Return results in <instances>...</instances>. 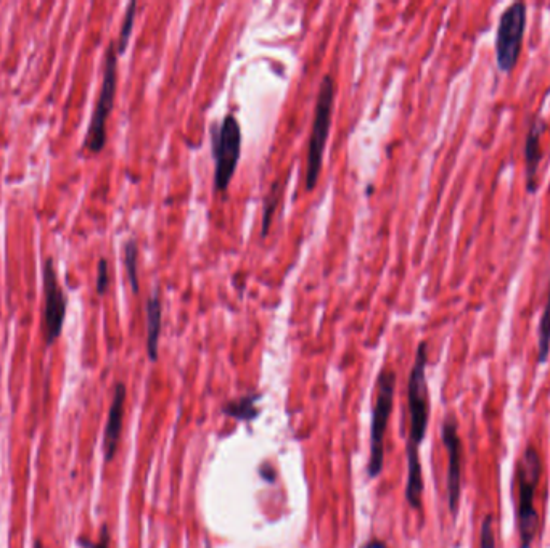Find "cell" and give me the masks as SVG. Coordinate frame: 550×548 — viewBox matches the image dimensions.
Listing matches in <instances>:
<instances>
[{
    "mask_svg": "<svg viewBox=\"0 0 550 548\" xmlns=\"http://www.w3.org/2000/svg\"><path fill=\"white\" fill-rule=\"evenodd\" d=\"M428 348L423 341L417 349L414 367H412L409 385H407V402L411 415L409 441H407V484L406 499L414 510H422L423 476L420 465L419 447L427 434L430 418V401L427 385Z\"/></svg>",
    "mask_w": 550,
    "mask_h": 548,
    "instance_id": "obj_1",
    "label": "cell"
},
{
    "mask_svg": "<svg viewBox=\"0 0 550 548\" xmlns=\"http://www.w3.org/2000/svg\"><path fill=\"white\" fill-rule=\"evenodd\" d=\"M541 478V459L538 450L528 447L517 465L518 529L522 548H530L538 532L539 516L534 508V495Z\"/></svg>",
    "mask_w": 550,
    "mask_h": 548,
    "instance_id": "obj_2",
    "label": "cell"
},
{
    "mask_svg": "<svg viewBox=\"0 0 550 548\" xmlns=\"http://www.w3.org/2000/svg\"><path fill=\"white\" fill-rule=\"evenodd\" d=\"M116 84H118V50L110 42L103 62V79L99 99L95 103L91 123L87 129L84 147L91 153H100L107 144V121L115 105Z\"/></svg>",
    "mask_w": 550,
    "mask_h": 548,
    "instance_id": "obj_3",
    "label": "cell"
},
{
    "mask_svg": "<svg viewBox=\"0 0 550 548\" xmlns=\"http://www.w3.org/2000/svg\"><path fill=\"white\" fill-rule=\"evenodd\" d=\"M333 97H335V82L332 76H324L321 89L317 95L314 123H312L311 139H309L308 168H306V190L311 192L317 185L324 161L325 144L332 126Z\"/></svg>",
    "mask_w": 550,
    "mask_h": 548,
    "instance_id": "obj_4",
    "label": "cell"
},
{
    "mask_svg": "<svg viewBox=\"0 0 550 548\" xmlns=\"http://www.w3.org/2000/svg\"><path fill=\"white\" fill-rule=\"evenodd\" d=\"M396 373L393 370H382L377 380V401H375L372 426H370V459L367 473L370 478H377L383 470L385 460V434L393 412L395 402Z\"/></svg>",
    "mask_w": 550,
    "mask_h": 548,
    "instance_id": "obj_5",
    "label": "cell"
},
{
    "mask_svg": "<svg viewBox=\"0 0 550 548\" xmlns=\"http://www.w3.org/2000/svg\"><path fill=\"white\" fill-rule=\"evenodd\" d=\"M211 139H213L211 145H213L214 164H216L214 185L219 192H226L242 153V129L237 118L229 115L222 119L219 126H213Z\"/></svg>",
    "mask_w": 550,
    "mask_h": 548,
    "instance_id": "obj_6",
    "label": "cell"
},
{
    "mask_svg": "<svg viewBox=\"0 0 550 548\" xmlns=\"http://www.w3.org/2000/svg\"><path fill=\"white\" fill-rule=\"evenodd\" d=\"M526 28V5L515 2L499 18L496 34V63L499 70L510 73L522 52Z\"/></svg>",
    "mask_w": 550,
    "mask_h": 548,
    "instance_id": "obj_7",
    "label": "cell"
},
{
    "mask_svg": "<svg viewBox=\"0 0 550 548\" xmlns=\"http://www.w3.org/2000/svg\"><path fill=\"white\" fill-rule=\"evenodd\" d=\"M44 328L47 346H52L62 335L68 298L58 282L54 258L44 261Z\"/></svg>",
    "mask_w": 550,
    "mask_h": 548,
    "instance_id": "obj_8",
    "label": "cell"
},
{
    "mask_svg": "<svg viewBox=\"0 0 550 548\" xmlns=\"http://www.w3.org/2000/svg\"><path fill=\"white\" fill-rule=\"evenodd\" d=\"M441 438L448 450V500L449 510L456 518L459 512L460 491H462V441L457 433V422L454 418H446L441 428Z\"/></svg>",
    "mask_w": 550,
    "mask_h": 548,
    "instance_id": "obj_9",
    "label": "cell"
},
{
    "mask_svg": "<svg viewBox=\"0 0 550 548\" xmlns=\"http://www.w3.org/2000/svg\"><path fill=\"white\" fill-rule=\"evenodd\" d=\"M124 404H126V386L123 383H118L115 386V396H113V402H111L107 428H105V436H103L105 462H111L115 459L116 450H118L121 428H123Z\"/></svg>",
    "mask_w": 550,
    "mask_h": 548,
    "instance_id": "obj_10",
    "label": "cell"
},
{
    "mask_svg": "<svg viewBox=\"0 0 550 548\" xmlns=\"http://www.w3.org/2000/svg\"><path fill=\"white\" fill-rule=\"evenodd\" d=\"M546 131V124L541 118H534L530 131L526 135L525 163H526V190L533 195L538 190V169L541 163V137Z\"/></svg>",
    "mask_w": 550,
    "mask_h": 548,
    "instance_id": "obj_11",
    "label": "cell"
},
{
    "mask_svg": "<svg viewBox=\"0 0 550 548\" xmlns=\"http://www.w3.org/2000/svg\"><path fill=\"white\" fill-rule=\"evenodd\" d=\"M147 352L152 362L158 359V346H160L161 320H163V306H161L160 291H153L147 304Z\"/></svg>",
    "mask_w": 550,
    "mask_h": 548,
    "instance_id": "obj_12",
    "label": "cell"
},
{
    "mask_svg": "<svg viewBox=\"0 0 550 548\" xmlns=\"http://www.w3.org/2000/svg\"><path fill=\"white\" fill-rule=\"evenodd\" d=\"M258 399V394H248V396L240 397V399H235V401L224 405V409L222 410H224V414L235 418V420L250 422V420H255L258 417L259 410L256 407Z\"/></svg>",
    "mask_w": 550,
    "mask_h": 548,
    "instance_id": "obj_13",
    "label": "cell"
},
{
    "mask_svg": "<svg viewBox=\"0 0 550 548\" xmlns=\"http://www.w3.org/2000/svg\"><path fill=\"white\" fill-rule=\"evenodd\" d=\"M538 360L541 364H546L550 354V280L549 290H547V301L542 311L541 320L538 328Z\"/></svg>",
    "mask_w": 550,
    "mask_h": 548,
    "instance_id": "obj_14",
    "label": "cell"
},
{
    "mask_svg": "<svg viewBox=\"0 0 550 548\" xmlns=\"http://www.w3.org/2000/svg\"><path fill=\"white\" fill-rule=\"evenodd\" d=\"M137 264H139V246H137L136 240H128L124 245V266H126V272H128L129 283L134 293H139V270H137Z\"/></svg>",
    "mask_w": 550,
    "mask_h": 548,
    "instance_id": "obj_15",
    "label": "cell"
},
{
    "mask_svg": "<svg viewBox=\"0 0 550 548\" xmlns=\"http://www.w3.org/2000/svg\"><path fill=\"white\" fill-rule=\"evenodd\" d=\"M137 2H131L124 13L123 23H121L120 37H118V44H116V50L118 55H123L128 49L129 39H131L132 29H134V21H136Z\"/></svg>",
    "mask_w": 550,
    "mask_h": 548,
    "instance_id": "obj_16",
    "label": "cell"
},
{
    "mask_svg": "<svg viewBox=\"0 0 550 548\" xmlns=\"http://www.w3.org/2000/svg\"><path fill=\"white\" fill-rule=\"evenodd\" d=\"M282 187H284V184L275 182L272 185L271 192L266 197V201H264L263 237H266L269 227H271L272 214H274L275 208H277V200H279L280 193H282Z\"/></svg>",
    "mask_w": 550,
    "mask_h": 548,
    "instance_id": "obj_17",
    "label": "cell"
},
{
    "mask_svg": "<svg viewBox=\"0 0 550 548\" xmlns=\"http://www.w3.org/2000/svg\"><path fill=\"white\" fill-rule=\"evenodd\" d=\"M97 293L100 296L105 295L110 285V274H108V261L105 258L99 259L97 264Z\"/></svg>",
    "mask_w": 550,
    "mask_h": 548,
    "instance_id": "obj_18",
    "label": "cell"
},
{
    "mask_svg": "<svg viewBox=\"0 0 550 548\" xmlns=\"http://www.w3.org/2000/svg\"><path fill=\"white\" fill-rule=\"evenodd\" d=\"M481 548H496V542H494L493 532V520L491 516L485 518L483 524H481Z\"/></svg>",
    "mask_w": 550,
    "mask_h": 548,
    "instance_id": "obj_19",
    "label": "cell"
},
{
    "mask_svg": "<svg viewBox=\"0 0 550 548\" xmlns=\"http://www.w3.org/2000/svg\"><path fill=\"white\" fill-rule=\"evenodd\" d=\"M78 544L81 545V548H108L105 542L95 544V542H91V540L87 539H78Z\"/></svg>",
    "mask_w": 550,
    "mask_h": 548,
    "instance_id": "obj_20",
    "label": "cell"
},
{
    "mask_svg": "<svg viewBox=\"0 0 550 548\" xmlns=\"http://www.w3.org/2000/svg\"><path fill=\"white\" fill-rule=\"evenodd\" d=\"M361 548H388V545L383 540H370L367 544L362 545Z\"/></svg>",
    "mask_w": 550,
    "mask_h": 548,
    "instance_id": "obj_21",
    "label": "cell"
},
{
    "mask_svg": "<svg viewBox=\"0 0 550 548\" xmlns=\"http://www.w3.org/2000/svg\"><path fill=\"white\" fill-rule=\"evenodd\" d=\"M34 548H44V547H42L41 540H36V544H34Z\"/></svg>",
    "mask_w": 550,
    "mask_h": 548,
    "instance_id": "obj_22",
    "label": "cell"
},
{
    "mask_svg": "<svg viewBox=\"0 0 550 548\" xmlns=\"http://www.w3.org/2000/svg\"><path fill=\"white\" fill-rule=\"evenodd\" d=\"M208 548H210V547H208Z\"/></svg>",
    "mask_w": 550,
    "mask_h": 548,
    "instance_id": "obj_23",
    "label": "cell"
}]
</instances>
